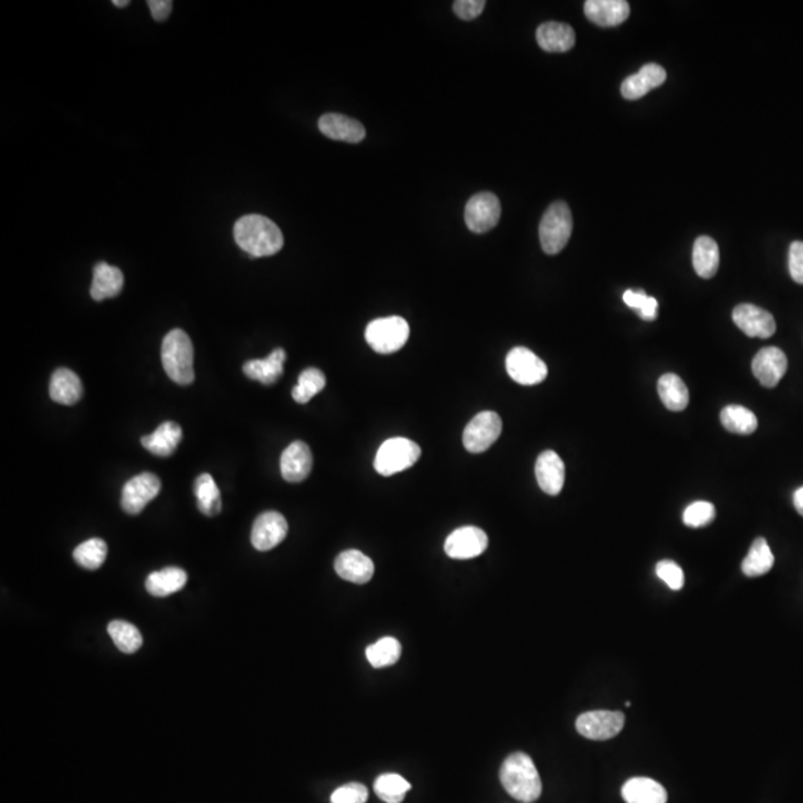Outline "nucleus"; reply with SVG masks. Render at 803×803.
<instances>
[{"instance_id":"1","label":"nucleus","mask_w":803,"mask_h":803,"mask_svg":"<svg viewBox=\"0 0 803 803\" xmlns=\"http://www.w3.org/2000/svg\"><path fill=\"white\" fill-rule=\"evenodd\" d=\"M234 238L241 250L250 257L273 256L285 245L283 233L277 225L261 215H247L236 221Z\"/></svg>"},{"instance_id":"2","label":"nucleus","mask_w":803,"mask_h":803,"mask_svg":"<svg viewBox=\"0 0 803 803\" xmlns=\"http://www.w3.org/2000/svg\"><path fill=\"white\" fill-rule=\"evenodd\" d=\"M500 781L505 790L514 799L531 803L542 795V779L530 756L514 753L503 762Z\"/></svg>"},{"instance_id":"3","label":"nucleus","mask_w":803,"mask_h":803,"mask_svg":"<svg viewBox=\"0 0 803 803\" xmlns=\"http://www.w3.org/2000/svg\"><path fill=\"white\" fill-rule=\"evenodd\" d=\"M161 359L168 378L179 386H189L196 378L194 372V346L186 332L173 329L166 335L161 348Z\"/></svg>"},{"instance_id":"4","label":"nucleus","mask_w":803,"mask_h":803,"mask_svg":"<svg viewBox=\"0 0 803 803\" xmlns=\"http://www.w3.org/2000/svg\"><path fill=\"white\" fill-rule=\"evenodd\" d=\"M573 231V216L570 207L564 201L552 203L543 215L538 236L543 252L547 255H557L567 246Z\"/></svg>"},{"instance_id":"5","label":"nucleus","mask_w":803,"mask_h":803,"mask_svg":"<svg viewBox=\"0 0 803 803\" xmlns=\"http://www.w3.org/2000/svg\"><path fill=\"white\" fill-rule=\"evenodd\" d=\"M421 456V448L407 437H392L379 447L374 460V467L383 477H392L416 465Z\"/></svg>"},{"instance_id":"6","label":"nucleus","mask_w":803,"mask_h":803,"mask_svg":"<svg viewBox=\"0 0 803 803\" xmlns=\"http://www.w3.org/2000/svg\"><path fill=\"white\" fill-rule=\"evenodd\" d=\"M365 338L372 350L381 355H392L408 341V322L399 316L376 318L367 325Z\"/></svg>"},{"instance_id":"7","label":"nucleus","mask_w":803,"mask_h":803,"mask_svg":"<svg viewBox=\"0 0 803 803\" xmlns=\"http://www.w3.org/2000/svg\"><path fill=\"white\" fill-rule=\"evenodd\" d=\"M625 726V714L620 711H587L580 714L576 720V729L582 737L594 741L612 739L622 732Z\"/></svg>"},{"instance_id":"8","label":"nucleus","mask_w":803,"mask_h":803,"mask_svg":"<svg viewBox=\"0 0 803 803\" xmlns=\"http://www.w3.org/2000/svg\"><path fill=\"white\" fill-rule=\"evenodd\" d=\"M506 371L515 383L536 386L547 376V363L526 346H515L506 357Z\"/></svg>"},{"instance_id":"9","label":"nucleus","mask_w":803,"mask_h":803,"mask_svg":"<svg viewBox=\"0 0 803 803\" xmlns=\"http://www.w3.org/2000/svg\"><path fill=\"white\" fill-rule=\"evenodd\" d=\"M502 418L493 411L479 412L463 432V444L469 453H484L496 444L502 433Z\"/></svg>"},{"instance_id":"10","label":"nucleus","mask_w":803,"mask_h":803,"mask_svg":"<svg viewBox=\"0 0 803 803\" xmlns=\"http://www.w3.org/2000/svg\"><path fill=\"white\" fill-rule=\"evenodd\" d=\"M502 216V206L497 196L491 192H481L473 196L465 210V221L472 233H488L497 226Z\"/></svg>"},{"instance_id":"11","label":"nucleus","mask_w":803,"mask_h":803,"mask_svg":"<svg viewBox=\"0 0 803 803\" xmlns=\"http://www.w3.org/2000/svg\"><path fill=\"white\" fill-rule=\"evenodd\" d=\"M163 488L161 479L156 473L143 472L131 477L123 488L121 506L128 515H139Z\"/></svg>"},{"instance_id":"12","label":"nucleus","mask_w":803,"mask_h":803,"mask_svg":"<svg viewBox=\"0 0 803 803\" xmlns=\"http://www.w3.org/2000/svg\"><path fill=\"white\" fill-rule=\"evenodd\" d=\"M287 521L276 510H268L259 515L252 527V545L257 551H271L278 547L287 536Z\"/></svg>"},{"instance_id":"13","label":"nucleus","mask_w":803,"mask_h":803,"mask_svg":"<svg viewBox=\"0 0 803 803\" xmlns=\"http://www.w3.org/2000/svg\"><path fill=\"white\" fill-rule=\"evenodd\" d=\"M488 547L486 531L477 527H461L445 540V554L453 559L477 558Z\"/></svg>"},{"instance_id":"14","label":"nucleus","mask_w":803,"mask_h":803,"mask_svg":"<svg viewBox=\"0 0 803 803\" xmlns=\"http://www.w3.org/2000/svg\"><path fill=\"white\" fill-rule=\"evenodd\" d=\"M732 318L735 325L750 338H771L777 331L774 316L753 304L735 306Z\"/></svg>"},{"instance_id":"15","label":"nucleus","mask_w":803,"mask_h":803,"mask_svg":"<svg viewBox=\"0 0 803 803\" xmlns=\"http://www.w3.org/2000/svg\"><path fill=\"white\" fill-rule=\"evenodd\" d=\"M751 369L763 387L774 388L788 372V357L777 346H765L755 356Z\"/></svg>"},{"instance_id":"16","label":"nucleus","mask_w":803,"mask_h":803,"mask_svg":"<svg viewBox=\"0 0 803 803\" xmlns=\"http://www.w3.org/2000/svg\"><path fill=\"white\" fill-rule=\"evenodd\" d=\"M280 469L285 481L292 484L306 481L313 469V454L310 447L302 441L290 444L280 458Z\"/></svg>"},{"instance_id":"17","label":"nucleus","mask_w":803,"mask_h":803,"mask_svg":"<svg viewBox=\"0 0 803 803\" xmlns=\"http://www.w3.org/2000/svg\"><path fill=\"white\" fill-rule=\"evenodd\" d=\"M667 81V72L657 63L643 65L637 74L625 79L620 85V93L627 100H638L645 97L648 91L661 86Z\"/></svg>"},{"instance_id":"18","label":"nucleus","mask_w":803,"mask_h":803,"mask_svg":"<svg viewBox=\"0 0 803 803\" xmlns=\"http://www.w3.org/2000/svg\"><path fill=\"white\" fill-rule=\"evenodd\" d=\"M536 477L542 491L549 496H558L566 482V466L558 454L551 449L538 456L536 461Z\"/></svg>"},{"instance_id":"19","label":"nucleus","mask_w":803,"mask_h":803,"mask_svg":"<svg viewBox=\"0 0 803 803\" xmlns=\"http://www.w3.org/2000/svg\"><path fill=\"white\" fill-rule=\"evenodd\" d=\"M335 571L346 582L363 585L372 579L376 566L366 555L356 549L341 552L335 559Z\"/></svg>"},{"instance_id":"20","label":"nucleus","mask_w":803,"mask_h":803,"mask_svg":"<svg viewBox=\"0 0 803 803\" xmlns=\"http://www.w3.org/2000/svg\"><path fill=\"white\" fill-rule=\"evenodd\" d=\"M583 9L587 20L599 27L622 25L631 13L629 4L625 0H587Z\"/></svg>"},{"instance_id":"21","label":"nucleus","mask_w":803,"mask_h":803,"mask_svg":"<svg viewBox=\"0 0 803 803\" xmlns=\"http://www.w3.org/2000/svg\"><path fill=\"white\" fill-rule=\"evenodd\" d=\"M318 130L329 139L346 143L362 142L366 136V130L359 121L341 114L323 115L318 119Z\"/></svg>"},{"instance_id":"22","label":"nucleus","mask_w":803,"mask_h":803,"mask_svg":"<svg viewBox=\"0 0 803 803\" xmlns=\"http://www.w3.org/2000/svg\"><path fill=\"white\" fill-rule=\"evenodd\" d=\"M536 39L543 51L547 53H567L576 44V33L571 25L566 23L549 21L538 25Z\"/></svg>"},{"instance_id":"23","label":"nucleus","mask_w":803,"mask_h":803,"mask_svg":"<svg viewBox=\"0 0 803 803\" xmlns=\"http://www.w3.org/2000/svg\"><path fill=\"white\" fill-rule=\"evenodd\" d=\"M182 437L184 432L177 423L166 421L158 426L156 432L142 437L143 448L158 457H170L179 447Z\"/></svg>"},{"instance_id":"24","label":"nucleus","mask_w":803,"mask_h":803,"mask_svg":"<svg viewBox=\"0 0 803 803\" xmlns=\"http://www.w3.org/2000/svg\"><path fill=\"white\" fill-rule=\"evenodd\" d=\"M285 360L286 351L283 348H276L266 359H255L246 362L243 365V372L250 379L259 381L264 386H273L283 376Z\"/></svg>"},{"instance_id":"25","label":"nucleus","mask_w":803,"mask_h":803,"mask_svg":"<svg viewBox=\"0 0 803 803\" xmlns=\"http://www.w3.org/2000/svg\"><path fill=\"white\" fill-rule=\"evenodd\" d=\"M84 387L81 378L67 367H60L54 372L49 383V396L54 402L62 405H75L81 400Z\"/></svg>"},{"instance_id":"26","label":"nucleus","mask_w":803,"mask_h":803,"mask_svg":"<svg viewBox=\"0 0 803 803\" xmlns=\"http://www.w3.org/2000/svg\"><path fill=\"white\" fill-rule=\"evenodd\" d=\"M124 287V274L116 266H109L106 262H98L95 266L93 285H91V296L95 301L115 298L121 294Z\"/></svg>"},{"instance_id":"27","label":"nucleus","mask_w":803,"mask_h":803,"mask_svg":"<svg viewBox=\"0 0 803 803\" xmlns=\"http://www.w3.org/2000/svg\"><path fill=\"white\" fill-rule=\"evenodd\" d=\"M622 798L627 803H667L668 800L661 784L645 777L628 779L622 788Z\"/></svg>"},{"instance_id":"28","label":"nucleus","mask_w":803,"mask_h":803,"mask_svg":"<svg viewBox=\"0 0 803 803\" xmlns=\"http://www.w3.org/2000/svg\"><path fill=\"white\" fill-rule=\"evenodd\" d=\"M693 268L702 278H713L720 266V250L716 241L708 236H698L693 245Z\"/></svg>"},{"instance_id":"29","label":"nucleus","mask_w":803,"mask_h":803,"mask_svg":"<svg viewBox=\"0 0 803 803\" xmlns=\"http://www.w3.org/2000/svg\"><path fill=\"white\" fill-rule=\"evenodd\" d=\"M186 582H188V575L182 568H163V570L154 571L147 576L146 591L151 596L163 598V597L179 592L186 585Z\"/></svg>"},{"instance_id":"30","label":"nucleus","mask_w":803,"mask_h":803,"mask_svg":"<svg viewBox=\"0 0 803 803\" xmlns=\"http://www.w3.org/2000/svg\"><path fill=\"white\" fill-rule=\"evenodd\" d=\"M657 393L665 408L669 411H685L689 405V390L686 387L685 381L676 374H665L659 378Z\"/></svg>"},{"instance_id":"31","label":"nucleus","mask_w":803,"mask_h":803,"mask_svg":"<svg viewBox=\"0 0 803 803\" xmlns=\"http://www.w3.org/2000/svg\"><path fill=\"white\" fill-rule=\"evenodd\" d=\"M775 558L771 547L763 537L756 538L751 545L750 552L742 561V573L748 577H758L767 575L774 567Z\"/></svg>"},{"instance_id":"32","label":"nucleus","mask_w":803,"mask_h":803,"mask_svg":"<svg viewBox=\"0 0 803 803\" xmlns=\"http://www.w3.org/2000/svg\"><path fill=\"white\" fill-rule=\"evenodd\" d=\"M194 491H196V505H198L201 514H205L206 517H216L217 514H221V491L217 488L212 475L203 473L196 477Z\"/></svg>"},{"instance_id":"33","label":"nucleus","mask_w":803,"mask_h":803,"mask_svg":"<svg viewBox=\"0 0 803 803\" xmlns=\"http://www.w3.org/2000/svg\"><path fill=\"white\" fill-rule=\"evenodd\" d=\"M723 427L735 435H751L758 428V417L741 405H729L720 414Z\"/></svg>"},{"instance_id":"34","label":"nucleus","mask_w":803,"mask_h":803,"mask_svg":"<svg viewBox=\"0 0 803 803\" xmlns=\"http://www.w3.org/2000/svg\"><path fill=\"white\" fill-rule=\"evenodd\" d=\"M107 632L111 636L115 646L126 655H133L137 652L143 645V637L139 628L125 620H112L107 625Z\"/></svg>"},{"instance_id":"35","label":"nucleus","mask_w":803,"mask_h":803,"mask_svg":"<svg viewBox=\"0 0 803 803\" xmlns=\"http://www.w3.org/2000/svg\"><path fill=\"white\" fill-rule=\"evenodd\" d=\"M374 790L379 799L386 803H402L405 795L411 790V784L400 775L383 774L376 779Z\"/></svg>"},{"instance_id":"36","label":"nucleus","mask_w":803,"mask_h":803,"mask_svg":"<svg viewBox=\"0 0 803 803\" xmlns=\"http://www.w3.org/2000/svg\"><path fill=\"white\" fill-rule=\"evenodd\" d=\"M326 387V376L317 367H308L301 372L298 384L292 390V396L298 404H308L316 395Z\"/></svg>"},{"instance_id":"37","label":"nucleus","mask_w":803,"mask_h":803,"mask_svg":"<svg viewBox=\"0 0 803 803\" xmlns=\"http://www.w3.org/2000/svg\"><path fill=\"white\" fill-rule=\"evenodd\" d=\"M402 646L393 637H384L366 648V657L374 668L390 667L399 661Z\"/></svg>"},{"instance_id":"38","label":"nucleus","mask_w":803,"mask_h":803,"mask_svg":"<svg viewBox=\"0 0 803 803\" xmlns=\"http://www.w3.org/2000/svg\"><path fill=\"white\" fill-rule=\"evenodd\" d=\"M107 545L102 538H90L74 551V558L86 570H97L106 561Z\"/></svg>"},{"instance_id":"39","label":"nucleus","mask_w":803,"mask_h":803,"mask_svg":"<svg viewBox=\"0 0 803 803\" xmlns=\"http://www.w3.org/2000/svg\"><path fill=\"white\" fill-rule=\"evenodd\" d=\"M716 518V507L713 503L695 502L688 506L683 514V522L692 528L708 526Z\"/></svg>"},{"instance_id":"40","label":"nucleus","mask_w":803,"mask_h":803,"mask_svg":"<svg viewBox=\"0 0 803 803\" xmlns=\"http://www.w3.org/2000/svg\"><path fill=\"white\" fill-rule=\"evenodd\" d=\"M657 575L673 591H680L681 587H685V573L681 570L680 566L674 561L664 559L661 563H657Z\"/></svg>"},{"instance_id":"41","label":"nucleus","mask_w":803,"mask_h":803,"mask_svg":"<svg viewBox=\"0 0 803 803\" xmlns=\"http://www.w3.org/2000/svg\"><path fill=\"white\" fill-rule=\"evenodd\" d=\"M367 788L360 783H348L332 793L331 803H366Z\"/></svg>"},{"instance_id":"42","label":"nucleus","mask_w":803,"mask_h":803,"mask_svg":"<svg viewBox=\"0 0 803 803\" xmlns=\"http://www.w3.org/2000/svg\"><path fill=\"white\" fill-rule=\"evenodd\" d=\"M788 271L796 283L803 285V241L791 243L788 252Z\"/></svg>"},{"instance_id":"43","label":"nucleus","mask_w":803,"mask_h":803,"mask_svg":"<svg viewBox=\"0 0 803 803\" xmlns=\"http://www.w3.org/2000/svg\"><path fill=\"white\" fill-rule=\"evenodd\" d=\"M486 5L484 0H457L454 2L453 8L456 15L460 16L461 20L470 21L484 13Z\"/></svg>"},{"instance_id":"44","label":"nucleus","mask_w":803,"mask_h":803,"mask_svg":"<svg viewBox=\"0 0 803 803\" xmlns=\"http://www.w3.org/2000/svg\"><path fill=\"white\" fill-rule=\"evenodd\" d=\"M147 6L151 9L154 20L166 21L172 14L173 2L170 0H151V2H147Z\"/></svg>"},{"instance_id":"45","label":"nucleus","mask_w":803,"mask_h":803,"mask_svg":"<svg viewBox=\"0 0 803 803\" xmlns=\"http://www.w3.org/2000/svg\"><path fill=\"white\" fill-rule=\"evenodd\" d=\"M648 295H646L643 290H638V292H634V290H627L624 294V301L629 308L632 310H636L637 313L645 306L646 302H647Z\"/></svg>"},{"instance_id":"46","label":"nucleus","mask_w":803,"mask_h":803,"mask_svg":"<svg viewBox=\"0 0 803 803\" xmlns=\"http://www.w3.org/2000/svg\"><path fill=\"white\" fill-rule=\"evenodd\" d=\"M637 315L640 316L643 320L646 322H652L657 318V301L653 298V296H648L647 302H646L645 306L641 308Z\"/></svg>"},{"instance_id":"47","label":"nucleus","mask_w":803,"mask_h":803,"mask_svg":"<svg viewBox=\"0 0 803 803\" xmlns=\"http://www.w3.org/2000/svg\"><path fill=\"white\" fill-rule=\"evenodd\" d=\"M793 503H795L796 510L803 517V487L796 489L795 494H793Z\"/></svg>"},{"instance_id":"48","label":"nucleus","mask_w":803,"mask_h":803,"mask_svg":"<svg viewBox=\"0 0 803 803\" xmlns=\"http://www.w3.org/2000/svg\"><path fill=\"white\" fill-rule=\"evenodd\" d=\"M114 5L115 6H118V8H125V6L130 5V2H128V0H114Z\"/></svg>"}]
</instances>
